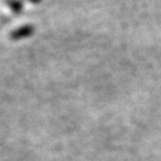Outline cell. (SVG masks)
Wrapping results in <instances>:
<instances>
[{"label":"cell","mask_w":161,"mask_h":161,"mask_svg":"<svg viewBox=\"0 0 161 161\" xmlns=\"http://www.w3.org/2000/svg\"><path fill=\"white\" fill-rule=\"evenodd\" d=\"M34 31H35L34 25L27 24V25H23L21 27H18V28H16L15 30H13V31L9 34V37H10V39H13V40L23 39V38L29 37Z\"/></svg>","instance_id":"1"},{"label":"cell","mask_w":161,"mask_h":161,"mask_svg":"<svg viewBox=\"0 0 161 161\" xmlns=\"http://www.w3.org/2000/svg\"><path fill=\"white\" fill-rule=\"evenodd\" d=\"M5 3L10 7V9L13 10L14 13L20 14L23 11L24 5L20 0H5Z\"/></svg>","instance_id":"2"},{"label":"cell","mask_w":161,"mask_h":161,"mask_svg":"<svg viewBox=\"0 0 161 161\" xmlns=\"http://www.w3.org/2000/svg\"><path fill=\"white\" fill-rule=\"evenodd\" d=\"M30 3H39L42 0H29Z\"/></svg>","instance_id":"3"}]
</instances>
